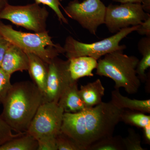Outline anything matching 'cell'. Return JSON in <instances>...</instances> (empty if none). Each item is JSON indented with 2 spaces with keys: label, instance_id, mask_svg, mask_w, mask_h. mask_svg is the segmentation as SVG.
Masks as SVG:
<instances>
[{
  "label": "cell",
  "instance_id": "obj_15",
  "mask_svg": "<svg viewBox=\"0 0 150 150\" xmlns=\"http://www.w3.org/2000/svg\"><path fill=\"white\" fill-rule=\"evenodd\" d=\"M79 93L86 108L96 106L103 102L105 88L99 79L87 84L81 86Z\"/></svg>",
  "mask_w": 150,
  "mask_h": 150
},
{
  "label": "cell",
  "instance_id": "obj_4",
  "mask_svg": "<svg viewBox=\"0 0 150 150\" xmlns=\"http://www.w3.org/2000/svg\"><path fill=\"white\" fill-rule=\"evenodd\" d=\"M0 35L11 44L26 53L35 54L48 64L60 54H64L63 47L53 42L48 31L34 33L22 32L0 20Z\"/></svg>",
  "mask_w": 150,
  "mask_h": 150
},
{
  "label": "cell",
  "instance_id": "obj_9",
  "mask_svg": "<svg viewBox=\"0 0 150 150\" xmlns=\"http://www.w3.org/2000/svg\"><path fill=\"white\" fill-rule=\"evenodd\" d=\"M149 15L139 3L110 4L106 7L104 24L110 33H115L131 25H140Z\"/></svg>",
  "mask_w": 150,
  "mask_h": 150
},
{
  "label": "cell",
  "instance_id": "obj_29",
  "mask_svg": "<svg viewBox=\"0 0 150 150\" xmlns=\"http://www.w3.org/2000/svg\"><path fill=\"white\" fill-rule=\"evenodd\" d=\"M143 130V135L145 143L148 144H150V124H148L142 128Z\"/></svg>",
  "mask_w": 150,
  "mask_h": 150
},
{
  "label": "cell",
  "instance_id": "obj_25",
  "mask_svg": "<svg viewBox=\"0 0 150 150\" xmlns=\"http://www.w3.org/2000/svg\"><path fill=\"white\" fill-rule=\"evenodd\" d=\"M56 137L46 136L37 140V150H57Z\"/></svg>",
  "mask_w": 150,
  "mask_h": 150
},
{
  "label": "cell",
  "instance_id": "obj_3",
  "mask_svg": "<svg viewBox=\"0 0 150 150\" xmlns=\"http://www.w3.org/2000/svg\"><path fill=\"white\" fill-rule=\"evenodd\" d=\"M139 59L118 50L105 55L98 62L96 74L110 78L115 83V89L123 88L129 94L137 93L141 86L136 69Z\"/></svg>",
  "mask_w": 150,
  "mask_h": 150
},
{
  "label": "cell",
  "instance_id": "obj_23",
  "mask_svg": "<svg viewBox=\"0 0 150 150\" xmlns=\"http://www.w3.org/2000/svg\"><path fill=\"white\" fill-rule=\"evenodd\" d=\"M35 2L49 7L54 11L61 23H64L66 24L69 23L68 20L64 16L60 9V7L62 6L59 0H35Z\"/></svg>",
  "mask_w": 150,
  "mask_h": 150
},
{
  "label": "cell",
  "instance_id": "obj_13",
  "mask_svg": "<svg viewBox=\"0 0 150 150\" xmlns=\"http://www.w3.org/2000/svg\"><path fill=\"white\" fill-rule=\"evenodd\" d=\"M28 73L31 79L42 93L45 91L48 72V64L34 54L27 53Z\"/></svg>",
  "mask_w": 150,
  "mask_h": 150
},
{
  "label": "cell",
  "instance_id": "obj_7",
  "mask_svg": "<svg viewBox=\"0 0 150 150\" xmlns=\"http://www.w3.org/2000/svg\"><path fill=\"white\" fill-rule=\"evenodd\" d=\"M63 9L67 16L92 35H96L98 28L104 24L106 6L101 0H73Z\"/></svg>",
  "mask_w": 150,
  "mask_h": 150
},
{
  "label": "cell",
  "instance_id": "obj_16",
  "mask_svg": "<svg viewBox=\"0 0 150 150\" xmlns=\"http://www.w3.org/2000/svg\"><path fill=\"white\" fill-rule=\"evenodd\" d=\"M112 104L118 108L128 109L140 111L144 113H150V100L131 99L121 94L119 90L115 89L111 92Z\"/></svg>",
  "mask_w": 150,
  "mask_h": 150
},
{
  "label": "cell",
  "instance_id": "obj_14",
  "mask_svg": "<svg viewBox=\"0 0 150 150\" xmlns=\"http://www.w3.org/2000/svg\"><path fill=\"white\" fill-rule=\"evenodd\" d=\"M69 71L73 81H78L84 77H92L98 60L88 56H82L69 59Z\"/></svg>",
  "mask_w": 150,
  "mask_h": 150
},
{
  "label": "cell",
  "instance_id": "obj_12",
  "mask_svg": "<svg viewBox=\"0 0 150 150\" xmlns=\"http://www.w3.org/2000/svg\"><path fill=\"white\" fill-rule=\"evenodd\" d=\"M58 104L64 112L76 113L86 108L80 96L78 81H73L65 89L60 97Z\"/></svg>",
  "mask_w": 150,
  "mask_h": 150
},
{
  "label": "cell",
  "instance_id": "obj_31",
  "mask_svg": "<svg viewBox=\"0 0 150 150\" xmlns=\"http://www.w3.org/2000/svg\"><path fill=\"white\" fill-rule=\"evenodd\" d=\"M113 1L123 4V3H139L141 4L143 0H112Z\"/></svg>",
  "mask_w": 150,
  "mask_h": 150
},
{
  "label": "cell",
  "instance_id": "obj_28",
  "mask_svg": "<svg viewBox=\"0 0 150 150\" xmlns=\"http://www.w3.org/2000/svg\"><path fill=\"white\" fill-rule=\"evenodd\" d=\"M10 45L8 40L0 35V67L6 51Z\"/></svg>",
  "mask_w": 150,
  "mask_h": 150
},
{
  "label": "cell",
  "instance_id": "obj_32",
  "mask_svg": "<svg viewBox=\"0 0 150 150\" xmlns=\"http://www.w3.org/2000/svg\"><path fill=\"white\" fill-rule=\"evenodd\" d=\"M9 0H0V13L9 4Z\"/></svg>",
  "mask_w": 150,
  "mask_h": 150
},
{
  "label": "cell",
  "instance_id": "obj_8",
  "mask_svg": "<svg viewBox=\"0 0 150 150\" xmlns=\"http://www.w3.org/2000/svg\"><path fill=\"white\" fill-rule=\"evenodd\" d=\"M64 109L58 102H42L30 123L26 134L36 140L46 136L56 137L61 132Z\"/></svg>",
  "mask_w": 150,
  "mask_h": 150
},
{
  "label": "cell",
  "instance_id": "obj_22",
  "mask_svg": "<svg viewBox=\"0 0 150 150\" xmlns=\"http://www.w3.org/2000/svg\"><path fill=\"white\" fill-rule=\"evenodd\" d=\"M56 139L57 150H81L72 138L62 131Z\"/></svg>",
  "mask_w": 150,
  "mask_h": 150
},
{
  "label": "cell",
  "instance_id": "obj_27",
  "mask_svg": "<svg viewBox=\"0 0 150 150\" xmlns=\"http://www.w3.org/2000/svg\"><path fill=\"white\" fill-rule=\"evenodd\" d=\"M136 31L140 35L150 37V15L139 25Z\"/></svg>",
  "mask_w": 150,
  "mask_h": 150
},
{
  "label": "cell",
  "instance_id": "obj_2",
  "mask_svg": "<svg viewBox=\"0 0 150 150\" xmlns=\"http://www.w3.org/2000/svg\"><path fill=\"white\" fill-rule=\"evenodd\" d=\"M42 101L43 93L33 82L16 83L2 103L0 115L13 131L26 133Z\"/></svg>",
  "mask_w": 150,
  "mask_h": 150
},
{
  "label": "cell",
  "instance_id": "obj_5",
  "mask_svg": "<svg viewBox=\"0 0 150 150\" xmlns=\"http://www.w3.org/2000/svg\"><path fill=\"white\" fill-rule=\"evenodd\" d=\"M139 26V25L123 28L112 36L91 43H83L72 36H68L63 47L65 56L68 59L88 56L98 60L102 56L109 53L124 50L126 46L120 45V42L131 33L136 31Z\"/></svg>",
  "mask_w": 150,
  "mask_h": 150
},
{
  "label": "cell",
  "instance_id": "obj_11",
  "mask_svg": "<svg viewBox=\"0 0 150 150\" xmlns=\"http://www.w3.org/2000/svg\"><path fill=\"white\" fill-rule=\"evenodd\" d=\"M29 66L27 53L18 47L11 44L6 51L0 68L8 74L28 71Z\"/></svg>",
  "mask_w": 150,
  "mask_h": 150
},
{
  "label": "cell",
  "instance_id": "obj_30",
  "mask_svg": "<svg viewBox=\"0 0 150 150\" xmlns=\"http://www.w3.org/2000/svg\"><path fill=\"white\" fill-rule=\"evenodd\" d=\"M141 4L143 10L147 13H150V0H143Z\"/></svg>",
  "mask_w": 150,
  "mask_h": 150
},
{
  "label": "cell",
  "instance_id": "obj_1",
  "mask_svg": "<svg viewBox=\"0 0 150 150\" xmlns=\"http://www.w3.org/2000/svg\"><path fill=\"white\" fill-rule=\"evenodd\" d=\"M123 110L110 101L76 113L64 112L61 131L72 138L81 150H87L93 143L113 135Z\"/></svg>",
  "mask_w": 150,
  "mask_h": 150
},
{
  "label": "cell",
  "instance_id": "obj_17",
  "mask_svg": "<svg viewBox=\"0 0 150 150\" xmlns=\"http://www.w3.org/2000/svg\"><path fill=\"white\" fill-rule=\"evenodd\" d=\"M138 48L142 57L137 65L136 72L141 82L144 83L148 78L146 71L150 67V37L141 38L138 43Z\"/></svg>",
  "mask_w": 150,
  "mask_h": 150
},
{
  "label": "cell",
  "instance_id": "obj_24",
  "mask_svg": "<svg viewBox=\"0 0 150 150\" xmlns=\"http://www.w3.org/2000/svg\"><path fill=\"white\" fill-rule=\"evenodd\" d=\"M11 76L0 68V103L2 104L11 87Z\"/></svg>",
  "mask_w": 150,
  "mask_h": 150
},
{
  "label": "cell",
  "instance_id": "obj_20",
  "mask_svg": "<svg viewBox=\"0 0 150 150\" xmlns=\"http://www.w3.org/2000/svg\"><path fill=\"white\" fill-rule=\"evenodd\" d=\"M87 150H125L123 137L113 135L106 137L93 143Z\"/></svg>",
  "mask_w": 150,
  "mask_h": 150
},
{
  "label": "cell",
  "instance_id": "obj_21",
  "mask_svg": "<svg viewBox=\"0 0 150 150\" xmlns=\"http://www.w3.org/2000/svg\"><path fill=\"white\" fill-rule=\"evenodd\" d=\"M123 142L125 150H145L142 145V140L139 134L136 133L131 128L128 129V134L123 138Z\"/></svg>",
  "mask_w": 150,
  "mask_h": 150
},
{
  "label": "cell",
  "instance_id": "obj_19",
  "mask_svg": "<svg viewBox=\"0 0 150 150\" xmlns=\"http://www.w3.org/2000/svg\"><path fill=\"white\" fill-rule=\"evenodd\" d=\"M121 121L131 126L143 128L150 124V115L144 112L129 110H123L121 115Z\"/></svg>",
  "mask_w": 150,
  "mask_h": 150
},
{
  "label": "cell",
  "instance_id": "obj_18",
  "mask_svg": "<svg viewBox=\"0 0 150 150\" xmlns=\"http://www.w3.org/2000/svg\"><path fill=\"white\" fill-rule=\"evenodd\" d=\"M37 140L25 133L10 140L0 146V150H37Z\"/></svg>",
  "mask_w": 150,
  "mask_h": 150
},
{
  "label": "cell",
  "instance_id": "obj_6",
  "mask_svg": "<svg viewBox=\"0 0 150 150\" xmlns=\"http://www.w3.org/2000/svg\"><path fill=\"white\" fill-rule=\"evenodd\" d=\"M49 12L45 7L35 2L23 6L8 4L0 13V20L12 23L34 33L46 32Z\"/></svg>",
  "mask_w": 150,
  "mask_h": 150
},
{
  "label": "cell",
  "instance_id": "obj_26",
  "mask_svg": "<svg viewBox=\"0 0 150 150\" xmlns=\"http://www.w3.org/2000/svg\"><path fill=\"white\" fill-rule=\"evenodd\" d=\"M11 131L9 126L0 115V146L8 139L11 134Z\"/></svg>",
  "mask_w": 150,
  "mask_h": 150
},
{
  "label": "cell",
  "instance_id": "obj_10",
  "mask_svg": "<svg viewBox=\"0 0 150 150\" xmlns=\"http://www.w3.org/2000/svg\"><path fill=\"white\" fill-rule=\"evenodd\" d=\"M69 59L65 61L56 57L48 64L46 88L42 102L59 101L62 94L73 81L69 71Z\"/></svg>",
  "mask_w": 150,
  "mask_h": 150
}]
</instances>
